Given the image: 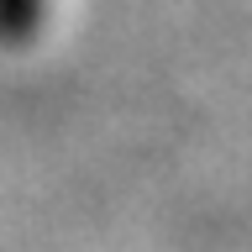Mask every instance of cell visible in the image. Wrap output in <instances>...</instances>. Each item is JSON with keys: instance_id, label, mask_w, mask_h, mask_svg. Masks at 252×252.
<instances>
[{"instance_id": "1", "label": "cell", "mask_w": 252, "mask_h": 252, "mask_svg": "<svg viewBox=\"0 0 252 252\" xmlns=\"http://www.w3.org/2000/svg\"><path fill=\"white\" fill-rule=\"evenodd\" d=\"M42 5L47 0H0V47L27 42L37 32V21H42Z\"/></svg>"}]
</instances>
